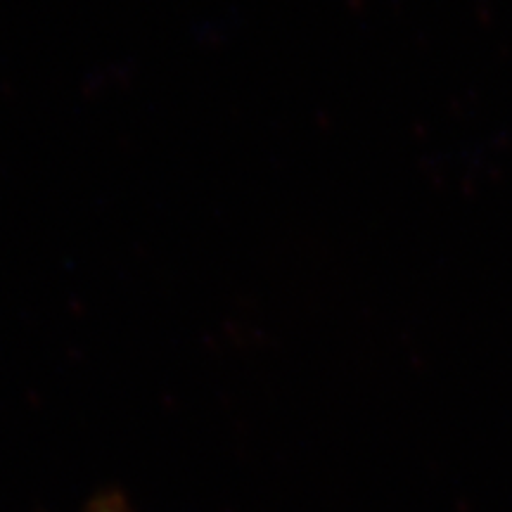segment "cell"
<instances>
[{"mask_svg":"<svg viewBox=\"0 0 512 512\" xmlns=\"http://www.w3.org/2000/svg\"><path fill=\"white\" fill-rule=\"evenodd\" d=\"M91 512H126L119 496H102L95 501Z\"/></svg>","mask_w":512,"mask_h":512,"instance_id":"6da1fadb","label":"cell"}]
</instances>
